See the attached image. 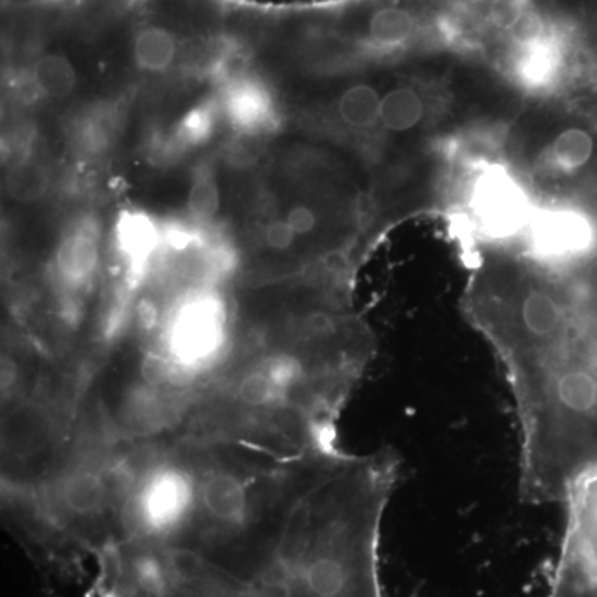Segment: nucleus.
Wrapping results in <instances>:
<instances>
[{"label": "nucleus", "instance_id": "nucleus-1", "mask_svg": "<svg viewBox=\"0 0 597 597\" xmlns=\"http://www.w3.org/2000/svg\"><path fill=\"white\" fill-rule=\"evenodd\" d=\"M562 505L568 521L559 568L597 586V465L574 480Z\"/></svg>", "mask_w": 597, "mask_h": 597}, {"label": "nucleus", "instance_id": "nucleus-2", "mask_svg": "<svg viewBox=\"0 0 597 597\" xmlns=\"http://www.w3.org/2000/svg\"><path fill=\"white\" fill-rule=\"evenodd\" d=\"M593 231L573 212H552L543 216L534 229V251L546 264L571 263L589 256Z\"/></svg>", "mask_w": 597, "mask_h": 597}, {"label": "nucleus", "instance_id": "nucleus-3", "mask_svg": "<svg viewBox=\"0 0 597 597\" xmlns=\"http://www.w3.org/2000/svg\"><path fill=\"white\" fill-rule=\"evenodd\" d=\"M477 207L492 231L510 232L523 216V194L510 179L490 176L478 188Z\"/></svg>", "mask_w": 597, "mask_h": 597}, {"label": "nucleus", "instance_id": "nucleus-4", "mask_svg": "<svg viewBox=\"0 0 597 597\" xmlns=\"http://www.w3.org/2000/svg\"><path fill=\"white\" fill-rule=\"evenodd\" d=\"M131 56L144 72L162 74L168 71L181 52L178 34L166 24L148 21L138 25L131 36Z\"/></svg>", "mask_w": 597, "mask_h": 597}, {"label": "nucleus", "instance_id": "nucleus-5", "mask_svg": "<svg viewBox=\"0 0 597 597\" xmlns=\"http://www.w3.org/2000/svg\"><path fill=\"white\" fill-rule=\"evenodd\" d=\"M420 28L417 15L404 5H380L367 18V46L377 50H395L415 39Z\"/></svg>", "mask_w": 597, "mask_h": 597}, {"label": "nucleus", "instance_id": "nucleus-6", "mask_svg": "<svg viewBox=\"0 0 597 597\" xmlns=\"http://www.w3.org/2000/svg\"><path fill=\"white\" fill-rule=\"evenodd\" d=\"M33 78L40 92L52 99H64L74 92L77 71L64 52H46L34 62Z\"/></svg>", "mask_w": 597, "mask_h": 597}, {"label": "nucleus", "instance_id": "nucleus-7", "mask_svg": "<svg viewBox=\"0 0 597 597\" xmlns=\"http://www.w3.org/2000/svg\"><path fill=\"white\" fill-rule=\"evenodd\" d=\"M423 118V102L411 88H395L380 105V122L391 131L411 130Z\"/></svg>", "mask_w": 597, "mask_h": 597}, {"label": "nucleus", "instance_id": "nucleus-8", "mask_svg": "<svg viewBox=\"0 0 597 597\" xmlns=\"http://www.w3.org/2000/svg\"><path fill=\"white\" fill-rule=\"evenodd\" d=\"M382 99L369 85H354L341 97L339 113L348 127L369 128L380 119Z\"/></svg>", "mask_w": 597, "mask_h": 597}, {"label": "nucleus", "instance_id": "nucleus-9", "mask_svg": "<svg viewBox=\"0 0 597 597\" xmlns=\"http://www.w3.org/2000/svg\"><path fill=\"white\" fill-rule=\"evenodd\" d=\"M594 153V140L583 128H568L552 141L551 158L562 172H577Z\"/></svg>", "mask_w": 597, "mask_h": 597}, {"label": "nucleus", "instance_id": "nucleus-10", "mask_svg": "<svg viewBox=\"0 0 597 597\" xmlns=\"http://www.w3.org/2000/svg\"><path fill=\"white\" fill-rule=\"evenodd\" d=\"M228 99L229 116L239 127L254 128L263 124L267 113V99L256 84L236 85Z\"/></svg>", "mask_w": 597, "mask_h": 597}, {"label": "nucleus", "instance_id": "nucleus-11", "mask_svg": "<svg viewBox=\"0 0 597 597\" xmlns=\"http://www.w3.org/2000/svg\"><path fill=\"white\" fill-rule=\"evenodd\" d=\"M188 207L196 221H209L219 209V191L215 178L209 173H201L194 178L188 198Z\"/></svg>", "mask_w": 597, "mask_h": 597}, {"label": "nucleus", "instance_id": "nucleus-12", "mask_svg": "<svg viewBox=\"0 0 597 597\" xmlns=\"http://www.w3.org/2000/svg\"><path fill=\"white\" fill-rule=\"evenodd\" d=\"M49 187L46 169L34 163L18 166L12 178V193L22 201L39 200Z\"/></svg>", "mask_w": 597, "mask_h": 597}, {"label": "nucleus", "instance_id": "nucleus-13", "mask_svg": "<svg viewBox=\"0 0 597 597\" xmlns=\"http://www.w3.org/2000/svg\"><path fill=\"white\" fill-rule=\"evenodd\" d=\"M213 127H215V110L212 106H198L181 119L179 138L185 143H198L212 135Z\"/></svg>", "mask_w": 597, "mask_h": 597}, {"label": "nucleus", "instance_id": "nucleus-14", "mask_svg": "<svg viewBox=\"0 0 597 597\" xmlns=\"http://www.w3.org/2000/svg\"><path fill=\"white\" fill-rule=\"evenodd\" d=\"M295 232L292 231L288 221L282 219H276L271 225L267 226L264 231V241H266L267 247L276 253H288L295 243Z\"/></svg>", "mask_w": 597, "mask_h": 597}, {"label": "nucleus", "instance_id": "nucleus-15", "mask_svg": "<svg viewBox=\"0 0 597 597\" xmlns=\"http://www.w3.org/2000/svg\"><path fill=\"white\" fill-rule=\"evenodd\" d=\"M288 225L291 226L292 231L295 232V236H306L316 228V215H314L313 209L307 206H294L291 212H289Z\"/></svg>", "mask_w": 597, "mask_h": 597}, {"label": "nucleus", "instance_id": "nucleus-16", "mask_svg": "<svg viewBox=\"0 0 597 597\" xmlns=\"http://www.w3.org/2000/svg\"><path fill=\"white\" fill-rule=\"evenodd\" d=\"M147 2H150V0H109V4L118 9H137L147 4Z\"/></svg>", "mask_w": 597, "mask_h": 597}]
</instances>
